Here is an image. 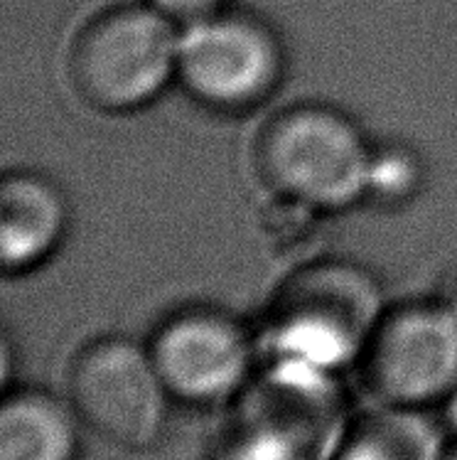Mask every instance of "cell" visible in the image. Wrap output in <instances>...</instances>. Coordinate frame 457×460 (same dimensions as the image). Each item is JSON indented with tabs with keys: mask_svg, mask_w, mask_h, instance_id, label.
<instances>
[{
	"mask_svg": "<svg viewBox=\"0 0 457 460\" xmlns=\"http://www.w3.org/2000/svg\"><path fill=\"white\" fill-rule=\"evenodd\" d=\"M372 273L347 261H320L290 276L266 323L271 362L335 375L356 367L383 318Z\"/></svg>",
	"mask_w": 457,
	"mask_h": 460,
	"instance_id": "obj_1",
	"label": "cell"
},
{
	"mask_svg": "<svg viewBox=\"0 0 457 460\" xmlns=\"http://www.w3.org/2000/svg\"><path fill=\"white\" fill-rule=\"evenodd\" d=\"M453 308H455V310H457V296H455V301H453Z\"/></svg>",
	"mask_w": 457,
	"mask_h": 460,
	"instance_id": "obj_16",
	"label": "cell"
},
{
	"mask_svg": "<svg viewBox=\"0 0 457 460\" xmlns=\"http://www.w3.org/2000/svg\"><path fill=\"white\" fill-rule=\"evenodd\" d=\"M420 170L416 158L406 151H374L372 170H369V192L382 199H401L411 195L418 182Z\"/></svg>",
	"mask_w": 457,
	"mask_h": 460,
	"instance_id": "obj_12",
	"label": "cell"
},
{
	"mask_svg": "<svg viewBox=\"0 0 457 460\" xmlns=\"http://www.w3.org/2000/svg\"><path fill=\"white\" fill-rule=\"evenodd\" d=\"M150 5L170 20L195 22V20L219 13L222 0H150Z\"/></svg>",
	"mask_w": 457,
	"mask_h": 460,
	"instance_id": "obj_13",
	"label": "cell"
},
{
	"mask_svg": "<svg viewBox=\"0 0 457 460\" xmlns=\"http://www.w3.org/2000/svg\"><path fill=\"white\" fill-rule=\"evenodd\" d=\"M65 396L84 429L126 451H148L158 443L172 402L148 345L116 335L76 349L66 367Z\"/></svg>",
	"mask_w": 457,
	"mask_h": 460,
	"instance_id": "obj_5",
	"label": "cell"
},
{
	"mask_svg": "<svg viewBox=\"0 0 457 460\" xmlns=\"http://www.w3.org/2000/svg\"><path fill=\"white\" fill-rule=\"evenodd\" d=\"M440 460H457V436L453 441H445V448H443Z\"/></svg>",
	"mask_w": 457,
	"mask_h": 460,
	"instance_id": "obj_15",
	"label": "cell"
},
{
	"mask_svg": "<svg viewBox=\"0 0 457 460\" xmlns=\"http://www.w3.org/2000/svg\"><path fill=\"white\" fill-rule=\"evenodd\" d=\"M82 421L66 396L42 386H5L0 402V460H76Z\"/></svg>",
	"mask_w": 457,
	"mask_h": 460,
	"instance_id": "obj_10",
	"label": "cell"
},
{
	"mask_svg": "<svg viewBox=\"0 0 457 460\" xmlns=\"http://www.w3.org/2000/svg\"><path fill=\"white\" fill-rule=\"evenodd\" d=\"M445 436L428 413L372 404L349 416L332 460H440Z\"/></svg>",
	"mask_w": 457,
	"mask_h": 460,
	"instance_id": "obj_11",
	"label": "cell"
},
{
	"mask_svg": "<svg viewBox=\"0 0 457 460\" xmlns=\"http://www.w3.org/2000/svg\"><path fill=\"white\" fill-rule=\"evenodd\" d=\"M374 151L352 119L320 103L280 111L256 143L259 175L280 198L342 209L369 192Z\"/></svg>",
	"mask_w": 457,
	"mask_h": 460,
	"instance_id": "obj_2",
	"label": "cell"
},
{
	"mask_svg": "<svg viewBox=\"0 0 457 460\" xmlns=\"http://www.w3.org/2000/svg\"><path fill=\"white\" fill-rule=\"evenodd\" d=\"M356 367L374 404L416 411L443 406L457 389V310L453 303L386 310Z\"/></svg>",
	"mask_w": 457,
	"mask_h": 460,
	"instance_id": "obj_6",
	"label": "cell"
},
{
	"mask_svg": "<svg viewBox=\"0 0 457 460\" xmlns=\"http://www.w3.org/2000/svg\"><path fill=\"white\" fill-rule=\"evenodd\" d=\"M178 76L199 102L242 111L278 84L280 48L259 20L215 13L180 32Z\"/></svg>",
	"mask_w": 457,
	"mask_h": 460,
	"instance_id": "obj_8",
	"label": "cell"
},
{
	"mask_svg": "<svg viewBox=\"0 0 457 460\" xmlns=\"http://www.w3.org/2000/svg\"><path fill=\"white\" fill-rule=\"evenodd\" d=\"M229 406L242 460H332L349 421L335 375L290 362H268Z\"/></svg>",
	"mask_w": 457,
	"mask_h": 460,
	"instance_id": "obj_3",
	"label": "cell"
},
{
	"mask_svg": "<svg viewBox=\"0 0 457 460\" xmlns=\"http://www.w3.org/2000/svg\"><path fill=\"white\" fill-rule=\"evenodd\" d=\"M180 32L153 5L116 8L86 25L69 57L75 86L103 111L153 102L178 75Z\"/></svg>",
	"mask_w": 457,
	"mask_h": 460,
	"instance_id": "obj_4",
	"label": "cell"
},
{
	"mask_svg": "<svg viewBox=\"0 0 457 460\" xmlns=\"http://www.w3.org/2000/svg\"><path fill=\"white\" fill-rule=\"evenodd\" d=\"M66 229L62 192L32 172H10L0 185V254L8 271H28L55 252Z\"/></svg>",
	"mask_w": 457,
	"mask_h": 460,
	"instance_id": "obj_9",
	"label": "cell"
},
{
	"mask_svg": "<svg viewBox=\"0 0 457 460\" xmlns=\"http://www.w3.org/2000/svg\"><path fill=\"white\" fill-rule=\"evenodd\" d=\"M148 349L170 399L195 409L232 404L256 375L253 340L232 315L215 308L170 315Z\"/></svg>",
	"mask_w": 457,
	"mask_h": 460,
	"instance_id": "obj_7",
	"label": "cell"
},
{
	"mask_svg": "<svg viewBox=\"0 0 457 460\" xmlns=\"http://www.w3.org/2000/svg\"><path fill=\"white\" fill-rule=\"evenodd\" d=\"M443 413H445V423L450 426V431L457 436V389L448 396V399H445V404H443Z\"/></svg>",
	"mask_w": 457,
	"mask_h": 460,
	"instance_id": "obj_14",
	"label": "cell"
}]
</instances>
